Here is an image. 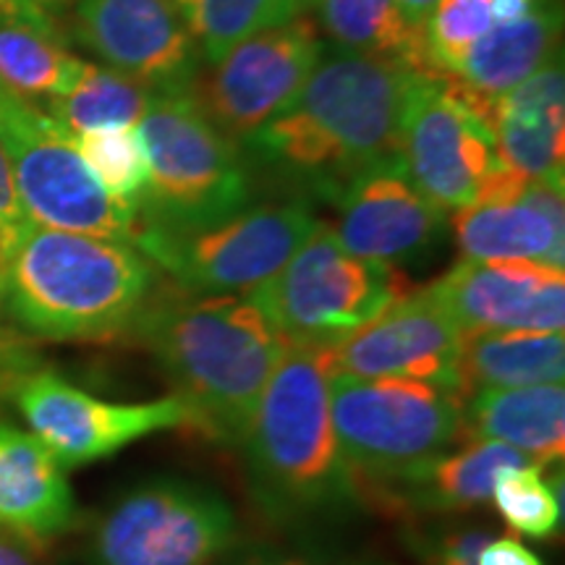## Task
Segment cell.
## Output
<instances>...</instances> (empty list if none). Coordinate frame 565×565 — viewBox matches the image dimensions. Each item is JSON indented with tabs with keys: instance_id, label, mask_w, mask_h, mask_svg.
Listing matches in <instances>:
<instances>
[{
	"instance_id": "12",
	"label": "cell",
	"mask_w": 565,
	"mask_h": 565,
	"mask_svg": "<svg viewBox=\"0 0 565 565\" xmlns=\"http://www.w3.org/2000/svg\"><path fill=\"white\" fill-rule=\"evenodd\" d=\"M322 55L320 26L299 17L233 45L196 74L189 95L225 137L244 141L294 100Z\"/></svg>"
},
{
	"instance_id": "35",
	"label": "cell",
	"mask_w": 565,
	"mask_h": 565,
	"mask_svg": "<svg viewBox=\"0 0 565 565\" xmlns=\"http://www.w3.org/2000/svg\"><path fill=\"white\" fill-rule=\"evenodd\" d=\"M0 565H42L38 542L0 526Z\"/></svg>"
},
{
	"instance_id": "23",
	"label": "cell",
	"mask_w": 565,
	"mask_h": 565,
	"mask_svg": "<svg viewBox=\"0 0 565 565\" xmlns=\"http://www.w3.org/2000/svg\"><path fill=\"white\" fill-rule=\"evenodd\" d=\"M563 333L505 330V333L463 335V395H471L477 387L563 385Z\"/></svg>"
},
{
	"instance_id": "10",
	"label": "cell",
	"mask_w": 565,
	"mask_h": 565,
	"mask_svg": "<svg viewBox=\"0 0 565 565\" xmlns=\"http://www.w3.org/2000/svg\"><path fill=\"white\" fill-rule=\"evenodd\" d=\"M315 225L303 204H265L192 233L139 228L134 246L186 291L244 296L270 280Z\"/></svg>"
},
{
	"instance_id": "27",
	"label": "cell",
	"mask_w": 565,
	"mask_h": 565,
	"mask_svg": "<svg viewBox=\"0 0 565 565\" xmlns=\"http://www.w3.org/2000/svg\"><path fill=\"white\" fill-rule=\"evenodd\" d=\"M152 95L154 89L121 71L87 63L79 82L63 97L51 100L45 113L76 139L92 131L131 129L141 121Z\"/></svg>"
},
{
	"instance_id": "24",
	"label": "cell",
	"mask_w": 565,
	"mask_h": 565,
	"mask_svg": "<svg viewBox=\"0 0 565 565\" xmlns=\"http://www.w3.org/2000/svg\"><path fill=\"white\" fill-rule=\"evenodd\" d=\"M529 463L532 458L505 443L469 440L458 454L440 456L424 466L419 475L395 484L393 490H398L395 500L440 508V511H469V508L490 503L494 482L503 471Z\"/></svg>"
},
{
	"instance_id": "20",
	"label": "cell",
	"mask_w": 565,
	"mask_h": 565,
	"mask_svg": "<svg viewBox=\"0 0 565 565\" xmlns=\"http://www.w3.org/2000/svg\"><path fill=\"white\" fill-rule=\"evenodd\" d=\"M74 519L63 466L32 433L0 422V526L40 545L66 532Z\"/></svg>"
},
{
	"instance_id": "34",
	"label": "cell",
	"mask_w": 565,
	"mask_h": 565,
	"mask_svg": "<svg viewBox=\"0 0 565 565\" xmlns=\"http://www.w3.org/2000/svg\"><path fill=\"white\" fill-rule=\"evenodd\" d=\"M492 536L487 532H461L450 536L440 550L437 565H477L479 550H482Z\"/></svg>"
},
{
	"instance_id": "15",
	"label": "cell",
	"mask_w": 565,
	"mask_h": 565,
	"mask_svg": "<svg viewBox=\"0 0 565 565\" xmlns=\"http://www.w3.org/2000/svg\"><path fill=\"white\" fill-rule=\"evenodd\" d=\"M76 38L154 92L189 89L200 53L173 0H76Z\"/></svg>"
},
{
	"instance_id": "28",
	"label": "cell",
	"mask_w": 565,
	"mask_h": 565,
	"mask_svg": "<svg viewBox=\"0 0 565 565\" xmlns=\"http://www.w3.org/2000/svg\"><path fill=\"white\" fill-rule=\"evenodd\" d=\"M192 34L196 53L215 63L238 45L273 26L307 17L312 0H173Z\"/></svg>"
},
{
	"instance_id": "39",
	"label": "cell",
	"mask_w": 565,
	"mask_h": 565,
	"mask_svg": "<svg viewBox=\"0 0 565 565\" xmlns=\"http://www.w3.org/2000/svg\"><path fill=\"white\" fill-rule=\"evenodd\" d=\"M30 9H34L38 13H51V11H58V9H66L68 3H74V0H24Z\"/></svg>"
},
{
	"instance_id": "16",
	"label": "cell",
	"mask_w": 565,
	"mask_h": 565,
	"mask_svg": "<svg viewBox=\"0 0 565 565\" xmlns=\"http://www.w3.org/2000/svg\"><path fill=\"white\" fill-rule=\"evenodd\" d=\"M463 335L532 330L563 333L565 275L529 259H463L427 288Z\"/></svg>"
},
{
	"instance_id": "5",
	"label": "cell",
	"mask_w": 565,
	"mask_h": 565,
	"mask_svg": "<svg viewBox=\"0 0 565 565\" xmlns=\"http://www.w3.org/2000/svg\"><path fill=\"white\" fill-rule=\"evenodd\" d=\"M137 131L147 152L139 228L192 233L246 210L252 183L236 141L210 121L189 89L154 92Z\"/></svg>"
},
{
	"instance_id": "38",
	"label": "cell",
	"mask_w": 565,
	"mask_h": 565,
	"mask_svg": "<svg viewBox=\"0 0 565 565\" xmlns=\"http://www.w3.org/2000/svg\"><path fill=\"white\" fill-rule=\"evenodd\" d=\"M437 3H440V0H395V6H398V11L404 13L408 24L422 32H424V24H427V19L435 13Z\"/></svg>"
},
{
	"instance_id": "8",
	"label": "cell",
	"mask_w": 565,
	"mask_h": 565,
	"mask_svg": "<svg viewBox=\"0 0 565 565\" xmlns=\"http://www.w3.org/2000/svg\"><path fill=\"white\" fill-rule=\"evenodd\" d=\"M0 147L32 223L110 242H137V207L116 200L84 162L76 139L0 84Z\"/></svg>"
},
{
	"instance_id": "40",
	"label": "cell",
	"mask_w": 565,
	"mask_h": 565,
	"mask_svg": "<svg viewBox=\"0 0 565 565\" xmlns=\"http://www.w3.org/2000/svg\"><path fill=\"white\" fill-rule=\"evenodd\" d=\"M244 565H309L303 561H291V557H259V561L244 563Z\"/></svg>"
},
{
	"instance_id": "29",
	"label": "cell",
	"mask_w": 565,
	"mask_h": 565,
	"mask_svg": "<svg viewBox=\"0 0 565 565\" xmlns=\"http://www.w3.org/2000/svg\"><path fill=\"white\" fill-rule=\"evenodd\" d=\"M494 508L515 532L534 540H553L561 529V484L555 487L542 477L540 466L529 463L508 469L498 477L492 490Z\"/></svg>"
},
{
	"instance_id": "32",
	"label": "cell",
	"mask_w": 565,
	"mask_h": 565,
	"mask_svg": "<svg viewBox=\"0 0 565 565\" xmlns=\"http://www.w3.org/2000/svg\"><path fill=\"white\" fill-rule=\"evenodd\" d=\"M30 223V215L19 200L17 183H13L9 158L0 147V259L11 252V246L19 242V236Z\"/></svg>"
},
{
	"instance_id": "1",
	"label": "cell",
	"mask_w": 565,
	"mask_h": 565,
	"mask_svg": "<svg viewBox=\"0 0 565 565\" xmlns=\"http://www.w3.org/2000/svg\"><path fill=\"white\" fill-rule=\"evenodd\" d=\"M414 74L370 55L322 58L294 100L244 141L267 166L335 200L356 175L401 162V110Z\"/></svg>"
},
{
	"instance_id": "3",
	"label": "cell",
	"mask_w": 565,
	"mask_h": 565,
	"mask_svg": "<svg viewBox=\"0 0 565 565\" xmlns=\"http://www.w3.org/2000/svg\"><path fill=\"white\" fill-rule=\"evenodd\" d=\"M154 291L137 246L30 223L0 259V301L45 341H105L131 330Z\"/></svg>"
},
{
	"instance_id": "4",
	"label": "cell",
	"mask_w": 565,
	"mask_h": 565,
	"mask_svg": "<svg viewBox=\"0 0 565 565\" xmlns=\"http://www.w3.org/2000/svg\"><path fill=\"white\" fill-rule=\"evenodd\" d=\"M330 345H288L244 435L267 503L312 511L351 492L330 414Z\"/></svg>"
},
{
	"instance_id": "13",
	"label": "cell",
	"mask_w": 565,
	"mask_h": 565,
	"mask_svg": "<svg viewBox=\"0 0 565 565\" xmlns=\"http://www.w3.org/2000/svg\"><path fill=\"white\" fill-rule=\"evenodd\" d=\"M13 401L30 433L63 469L103 461L141 437L192 424V414L175 395L152 404H108L53 370L21 374Z\"/></svg>"
},
{
	"instance_id": "2",
	"label": "cell",
	"mask_w": 565,
	"mask_h": 565,
	"mask_svg": "<svg viewBox=\"0 0 565 565\" xmlns=\"http://www.w3.org/2000/svg\"><path fill=\"white\" fill-rule=\"evenodd\" d=\"M192 424L223 443L244 440L267 380L291 343L249 296L150 299L131 324Z\"/></svg>"
},
{
	"instance_id": "19",
	"label": "cell",
	"mask_w": 565,
	"mask_h": 565,
	"mask_svg": "<svg viewBox=\"0 0 565 565\" xmlns=\"http://www.w3.org/2000/svg\"><path fill=\"white\" fill-rule=\"evenodd\" d=\"M498 158L534 181L563 183L565 71L557 53L536 74L490 105Z\"/></svg>"
},
{
	"instance_id": "14",
	"label": "cell",
	"mask_w": 565,
	"mask_h": 565,
	"mask_svg": "<svg viewBox=\"0 0 565 565\" xmlns=\"http://www.w3.org/2000/svg\"><path fill=\"white\" fill-rule=\"evenodd\" d=\"M461 349L463 333L424 288L330 345V366L333 374L419 380L463 395Z\"/></svg>"
},
{
	"instance_id": "6",
	"label": "cell",
	"mask_w": 565,
	"mask_h": 565,
	"mask_svg": "<svg viewBox=\"0 0 565 565\" xmlns=\"http://www.w3.org/2000/svg\"><path fill=\"white\" fill-rule=\"evenodd\" d=\"M463 395L401 377L330 374V414L351 487H387L419 475L463 437Z\"/></svg>"
},
{
	"instance_id": "25",
	"label": "cell",
	"mask_w": 565,
	"mask_h": 565,
	"mask_svg": "<svg viewBox=\"0 0 565 565\" xmlns=\"http://www.w3.org/2000/svg\"><path fill=\"white\" fill-rule=\"evenodd\" d=\"M320 30L341 53L395 61L429 71L424 32L408 24L395 0H312Z\"/></svg>"
},
{
	"instance_id": "33",
	"label": "cell",
	"mask_w": 565,
	"mask_h": 565,
	"mask_svg": "<svg viewBox=\"0 0 565 565\" xmlns=\"http://www.w3.org/2000/svg\"><path fill=\"white\" fill-rule=\"evenodd\" d=\"M477 565H542V561L513 536H500L479 550Z\"/></svg>"
},
{
	"instance_id": "26",
	"label": "cell",
	"mask_w": 565,
	"mask_h": 565,
	"mask_svg": "<svg viewBox=\"0 0 565 565\" xmlns=\"http://www.w3.org/2000/svg\"><path fill=\"white\" fill-rule=\"evenodd\" d=\"M87 63L71 55L55 26L0 21V84L24 100H55L79 82Z\"/></svg>"
},
{
	"instance_id": "17",
	"label": "cell",
	"mask_w": 565,
	"mask_h": 565,
	"mask_svg": "<svg viewBox=\"0 0 565 565\" xmlns=\"http://www.w3.org/2000/svg\"><path fill=\"white\" fill-rule=\"evenodd\" d=\"M341 221L335 236L345 252L395 265L419 257L440 242L445 212L414 186L404 162L372 168L335 196Z\"/></svg>"
},
{
	"instance_id": "21",
	"label": "cell",
	"mask_w": 565,
	"mask_h": 565,
	"mask_svg": "<svg viewBox=\"0 0 565 565\" xmlns=\"http://www.w3.org/2000/svg\"><path fill=\"white\" fill-rule=\"evenodd\" d=\"M561 3L542 0L526 17L484 32L458 61L454 76L479 100L492 105L561 53Z\"/></svg>"
},
{
	"instance_id": "36",
	"label": "cell",
	"mask_w": 565,
	"mask_h": 565,
	"mask_svg": "<svg viewBox=\"0 0 565 565\" xmlns=\"http://www.w3.org/2000/svg\"><path fill=\"white\" fill-rule=\"evenodd\" d=\"M26 366V356L21 353L17 343L11 341L9 335L0 330V393L13 391V385L19 383L21 374H26L30 370Z\"/></svg>"
},
{
	"instance_id": "30",
	"label": "cell",
	"mask_w": 565,
	"mask_h": 565,
	"mask_svg": "<svg viewBox=\"0 0 565 565\" xmlns=\"http://www.w3.org/2000/svg\"><path fill=\"white\" fill-rule=\"evenodd\" d=\"M76 147L97 181L116 200L137 207L147 186V152L137 126L82 134L76 137Z\"/></svg>"
},
{
	"instance_id": "18",
	"label": "cell",
	"mask_w": 565,
	"mask_h": 565,
	"mask_svg": "<svg viewBox=\"0 0 565 565\" xmlns=\"http://www.w3.org/2000/svg\"><path fill=\"white\" fill-rule=\"evenodd\" d=\"M454 228L463 259L471 263L529 259L563 270V183L529 179L515 194L490 196L458 210Z\"/></svg>"
},
{
	"instance_id": "11",
	"label": "cell",
	"mask_w": 565,
	"mask_h": 565,
	"mask_svg": "<svg viewBox=\"0 0 565 565\" xmlns=\"http://www.w3.org/2000/svg\"><path fill=\"white\" fill-rule=\"evenodd\" d=\"M233 536L236 519L215 490L154 479L103 515L92 536V565H210Z\"/></svg>"
},
{
	"instance_id": "22",
	"label": "cell",
	"mask_w": 565,
	"mask_h": 565,
	"mask_svg": "<svg viewBox=\"0 0 565 565\" xmlns=\"http://www.w3.org/2000/svg\"><path fill=\"white\" fill-rule=\"evenodd\" d=\"M463 437L505 443L536 466L561 461L565 454L563 385L477 387L469 412H463Z\"/></svg>"
},
{
	"instance_id": "37",
	"label": "cell",
	"mask_w": 565,
	"mask_h": 565,
	"mask_svg": "<svg viewBox=\"0 0 565 565\" xmlns=\"http://www.w3.org/2000/svg\"><path fill=\"white\" fill-rule=\"evenodd\" d=\"M0 21H34V24L53 26L51 17L30 9L24 0H0Z\"/></svg>"
},
{
	"instance_id": "9",
	"label": "cell",
	"mask_w": 565,
	"mask_h": 565,
	"mask_svg": "<svg viewBox=\"0 0 565 565\" xmlns=\"http://www.w3.org/2000/svg\"><path fill=\"white\" fill-rule=\"evenodd\" d=\"M401 162L435 207H471L500 168L490 105L456 76L416 71L401 110Z\"/></svg>"
},
{
	"instance_id": "7",
	"label": "cell",
	"mask_w": 565,
	"mask_h": 565,
	"mask_svg": "<svg viewBox=\"0 0 565 565\" xmlns=\"http://www.w3.org/2000/svg\"><path fill=\"white\" fill-rule=\"evenodd\" d=\"M408 294L393 265L353 257L333 225L317 223L291 259L244 294L291 345H335Z\"/></svg>"
},
{
	"instance_id": "31",
	"label": "cell",
	"mask_w": 565,
	"mask_h": 565,
	"mask_svg": "<svg viewBox=\"0 0 565 565\" xmlns=\"http://www.w3.org/2000/svg\"><path fill=\"white\" fill-rule=\"evenodd\" d=\"M494 26V0H440L424 24L427 68L450 74L475 42Z\"/></svg>"
}]
</instances>
